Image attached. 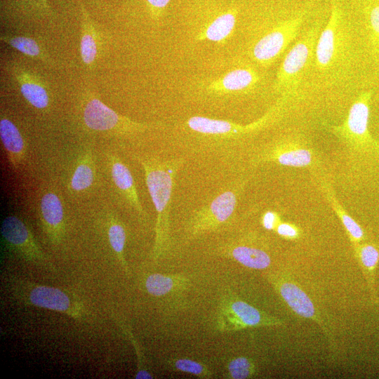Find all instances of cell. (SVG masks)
Instances as JSON below:
<instances>
[{"label":"cell","mask_w":379,"mask_h":379,"mask_svg":"<svg viewBox=\"0 0 379 379\" xmlns=\"http://www.w3.org/2000/svg\"><path fill=\"white\" fill-rule=\"evenodd\" d=\"M342 20L340 8L337 4H333L328 20L319 35L314 50L316 64L320 69L330 67L335 60Z\"/></svg>","instance_id":"7c38bea8"},{"label":"cell","mask_w":379,"mask_h":379,"mask_svg":"<svg viewBox=\"0 0 379 379\" xmlns=\"http://www.w3.org/2000/svg\"><path fill=\"white\" fill-rule=\"evenodd\" d=\"M227 377L232 379H245L253 377L256 372L253 361L246 357L231 359L227 366Z\"/></svg>","instance_id":"83f0119b"},{"label":"cell","mask_w":379,"mask_h":379,"mask_svg":"<svg viewBox=\"0 0 379 379\" xmlns=\"http://www.w3.org/2000/svg\"><path fill=\"white\" fill-rule=\"evenodd\" d=\"M275 230L279 236L286 239H295L299 237L298 228L289 223L279 222Z\"/></svg>","instance_id":"4dcf8cb0"},{"label":"cell","mask_w":379,"mask_h":379,"mask_svg":"<svg viewBox=\"0 0 379 379\" xmlns=\"http://www.w3.org/2000/svg\"><path fill=\"white\" fill-rule=\"evenodd\" d=\"M364 15L372 51L379 58V0H368L364 5Z\"/></svg>","instance_id":"484cf974"},{"label":"cell","mask_w":379,"mask_h":379,"mask_svg":"<svg viewBox=\"0 0 379 379\" xmlns=\"http://www.w3.org/2000/svg\"><path fill=\"white\" fill-rule=\"evenodd\" d=\"M264 157L267 160L277 161L288 166L302 167L308 166L312 161V154L310 150L290 145H280L268 150Z\"/></svg>","instance_id":"d6986e66"},{"label":"cell","mask_w":379,"mask_h":379,"mask_svg":"<svg viewBox=\"0 0 379 379\" xmlns=\"http://www.w3.org/2000/svg\"><path fill=\"white\" fill-rule=\"evenodd\" d=\"M225 251L230 257L248 268L264 270L271 264L268 253L253 246L234 243L227 245Z\"/></svg>","instance_id":"ac0fdd59"},{"label":"cell","mask_w":379,"mask_h":379,"mask_svg":"<svg viewBox=\"0 0 379 379\" xmlns=\"http://www.w3.org/2000/svg\"><path fill=\"white\" fill-rule=\"evenodd\" d=\"M1 233L8 247L27 261L38 262L43 252L27 225L19 218L10 215L2 222Z\"/></svg>","instance_id":"30bf717a"},{"label":"cell","mask_w":379,"mask_h":379,"mask_svg":"<svg viewBox=\"0 0 379 379\" xmlns=\"http://www.w3.org/2000/svg\"><path fill=\"white\" fill-rule=\"evenodd\" d=\"M95 180V168L91 154L86 152L77 160L69 180V188L75 192L88 190Z\"/></svg>","instance_id":"cb8c5ba5"},{"label":"cell","mask_w":379,"mask_h":379,"mask_svg":"<svg viewBox=\"0 0 379 379\" xmlns=\"http://www.w3.org/2000/svg\"><path fill=\"white\" fill-rule=\"evenodd\" d=\"M0 138L11 165L16 168L25 157V142L17 126L8 118L1 116Z\"/></svg>","instance_id":"e0dca14e"},{"label":"cell","mask_w":379,"mask_h":379,"mask_svg":"<svg viewBox=\"0 0 379 379\" xmlns=\"http://www.w3.org/2000/svg\"><path fill=\"white\" fill-rule=\"evenodd\" d=\"M279 224V218L273 211H267L262 218V225L267 230H275Z\"/></svg>","instance_id":"1f68e13d"},{"label":"cell","mask_w":379,"mask_h":379,"mask_svg":"<svg viewBox=\"0 0 379 379\" xmlns=\"http://www.w3.org/2000/svg\"><path fill=\"white\" fill-rule=\"evenodd\" d=\"M371 92L361 93L352 105L347 119L336 130L347 138L364 140L368 136V123Z\"/></svg>","instance_id":"5bb4252c"},{"label":"cell","mask_w":379,"mask_h":379,"mask_svg":"<svg viewBox=\"0 0 379 379\" xmlns=\"http://www.w3.org/2000/svg\"><path fill=\"white\" fill-rule=\"evenodd\" d=\"M187 285V279L177 274H151L145 279L147 291L155 297H163L182 290Z\"/></svg>","instance_id":"603a6c76"},{"label":"cell","mask_w":379,"mask_h":379,"mask_svg":"<svg viewBox=\"0 0 379 379\" xmlns=\"http://www.w3.org/2000/svg\"><path fill=\"white\" fill-rule=\"evenodd\" d=\"M319 25L307 30L285 56L277 74L275 88L288 96L297 84L298 76L315 49L319 35Z\"/></svg>","instance_id":"5b68a950"},{"label":"cell","mask_w":379,"mask_h":379,"mask_svg":"<svg viewBox=\"0 0 379 379\" xmlns=\"http://www.w3.org/2000/svg\"><path fill=\"white\" fill-rule=\"evenodd\" d=\"M258 79V75L251 68H237L211 82L208 90L211 93L221 94L243 91L253 86Z\"/></svg>","instance_id":"2e32d148"},{"label":"cell","mask_w":379,"mask_h":379,"mask_svg":"<svg viewBox=\"0 0 379 379\" xmlns=\"http://www.w3.org/2000/svg\"><path fill=\"white\" fill-rule=\"evenodd\" d=\"M274 107L267 114L258 121L243 126L230 121L215 119L202 116H194L187 120L188 128L201 135L211 137L212 139L227 140L238 138L265 126L275 114Z\"/></svg>","instance_id":"52a82bcc"},{"label":"cell","mask_w":379,"mask_h":379,"mask_svg":"<svg viewBox=\"0 0 379 379\" xmlns=\"http://www.w3.org/2000/svg\"><path fill=\"white\" fill-rule=\"evenodd\" d=\"M146 185L154 204L157 220L153 257H162L170 249V211L177 173L183 163L181 158L165 159L159 157L142 158Z\"/></svg>","instance_id":"6da1fadb"},{"label":"cell","mask_w":379,"mask_h":379,"mask_svg":"<svg viewBox=\"0 0 379 379\" xmlns=\"http://www.w3.org/2000/svg\"><path fill=\"white\" fill-rule=\"evenodd\" d=\"M235 10L226 11L216 17L197 36V40H208L214 42L224 41L232 32L237 21Z\"/></svg>","instance_id":"44dd1931"},{"label":"cell","mask_w":379,"mask_h":379,"mask_svg":"<svg viewBox=\"0 0 379 379\" xmlns=\"http://www.w3.org/2000/svg\"><path fill=\"white\" fill-rule=\"evenodd\" d=\"M29 1H35V2H43V3H45L46 0H29Z\"/></svg>","instance_id":"836d02e7"},{"label":"cell","mask_w":379,"mask_h":379,"mask_svg":"<svg viewBox=\"0 0 379 379\" xmlns=\"http://www.w3.org/2000/svg\"><path fill=\"white\" fill-rule=\"evenodd\" d=\"M112 180L119 192L140 216L145 218V213L141 205L135 181L129 168L114 155L109 157Z\"/></svg>","instance_id":"9a60e30c"},{"label":"cell","mask_w":379,"mask_h":379,"mask_svg":"<svg viewBox=\"0 0 379 379\" xmlns=\"http://www.w3.org/2000/svg\"><path fill=\"white\" fill-rule=\"evenodd\" d=\"M171 0H147L155 15L161 13Z\"/></svg>","instance_id":"d6a6232c"},{"label":"cell","mask_w":379,"mask_h":379,"mask_svg":"<svg viewBox=\"0 0 379 379\" xmlns=\"http://www.w3.org/2000/svg\"><path fill=\"white\" fill-rule=\"evenodd\" d=\"M20 296L32 305L66 313L78 317L83 313V306L67 292L55 287L35 284H23Z\"/></svg>","instance_id":"ba28073f"},{"label":"cell","mask_w":379,"mask_h":379,"mask_svg":"<svg viewBox=\"0 0 379 379\" xmlns=\"http://www.w3.org/2000/svg\"><path fill=\"white\" fill-rule=\"evenodd\" d=\"M172 365L178 371L201 378H210L212 375L208 368L203 364L190 359L178 358L173 359L172 360Z\"/></svg>","instance_id":"f1b7e54d"},{"label":"cell","mask_w":379,"mask_h":379,"mask_svg":"<svg viewBox=\"0 0 379 379\" xmlns=\"http://www.w3.org/2000/svg\"><path fill=\"white\" fill-rule=\"evenodd\" d=\"M82 119L91 131L120 135L142 133L152 127L150 124L137 122L119 114L95 97L85 100Z\"/></svg>","instance_id":"3957f363"},{"label":"cell","mask_w":379,"mask_h":379,"mask_svg":"<svg viewBox=\"0 0 379 379\" xmlns=\"http://www.w3.org/2000/svg\"><path fill=\"white\" fill-rule=\"evenodd\" d=\"M284 319L270 315L237 298L222 300L219 306L216 326L221 331L284 324Z\"/></svg>","instance_id":"277c9868"},{"label":"cell","mask_w":379,"mask_h":379,"mask_svg":"<svg viewBox=\"0 0 379 379\" xmlns=\"http://www.w3.org/2000/svg\"><path fill=\"white\" fill-rule=\"evenodd\" d=\"M39 211L48 239L53 244H59L65 232L64 211L61 199L55 192L44 193L40 200Z\"/></svg>","instance_id":"4fadbf2b"},{"label":"cell","mask_w":379,"mask_h":379,"mask_svg":"<svg viewBox=\"0 0 379 379\" xmlns=\"http://www.w3.org/2000/svg\"><path fill=\"white\" fill-rule=\"evenodd\" d=\"M238 194L237 190H226L193 212L185 225L186 238L194 239L227 225L236 211Z\"/></svg>","instance_id":"7a4b0ae2"},{"label":"cell","mask_w":379,"mask_h":379,"mask_svg":"<svg viewBox=\"0 0 379 379\" xmlns=\"http://www.w3.org/2000/svg\"><path fill=\"white\" fill-rule=\"evenodd\" d=\"M81 8L82 25L80 55L84 65L88 69H93L98 53V33L88 13L83 7Z\"/></svg>","instance_id":"ffe728a7"},{"label":"cell","mask_w":379,"mask_h":379,"mask_svg":"<svg viewBox=\"0 0 379 379\" xmlns=\"http://www.w3.org/2000/svg\"><path fill=\"white\" fill-rule=\"evenodd\" d=\"M354 251L355 256L369 286L371 298L377 302L374 281L375 271L379 262V248L372 244H358L354 246Z\"/></svg>","instance_id":"7402d4cb"},{"label":"cell","mask_w":379,"mask_h":379,"mask_svg":"<svg viewBox=\"0 0 379 379\" xmlns=\"http://www.w3.org/2000/svg\"><path fill=\"white\" fill-rule=\"evenodd\" d=\"M108 237L112 248L123 267L128 270L126 261L124 258V247L126 241V232L124 225L117 218H110L108 227Z\"/></svg>","instance_id":"4316f807"},{"label":"cell","mask_w":379,"mask_h":379,"mask_svg":"<svg viewBox=\"0 0 379 379\" xmlns=\"http://www.w3.org/2000/svg\"><path fill=\"white\" fill-rule=\"evenodd\" d=\"M0 38L2 41L27 57L48 62L49 58L46 50L32 36L3 34Z\"/></svg>","instance_id":"d4e9b609"},{"label":"cell","mask_w":379,"mask_h":379,"mask_svg":"<svg viewBox=\"0 0 379 379\" xmlns=\"http://www.w3.org/2000/svg\"><path fill=\"white\" fill-rule=\"evenodd\" d=\"M337 213L348 232L352 241L354 244V246L358 244V243L364 238L362 228L354 219L342 209L337 208Z\"/></svg>","instance_id":"f546056e"},{"label":"cell","mask_w":379,"mask_h":379,"mask_svg":"<svg viewBox=\"0 0 379 379\" xmlns=\"http://www.w3.org/2000/svg\"><path fill=\"white\" fill-rule=\"evenodd\" d=\"M7 65L27 102L39 110L48 109L51 104V94L43 79L35 72L18 62H11Z\"/></svg>","instance_id":"8fae6325"},{"label":"cell","mask_w":379,"mask_h":379,"mask_svg":"<svg viewBox=\"0 0 379 379\" xmlns=\"http://www.w3.org/2000/svg\"><path fill=\"white\" fill-rule=\"evenodd\" d=\"M304 21L302 14L279 22L262 36L253 49L254 59L262 65L272 63L298 36Z\"/></svg>","instance_id":"8992f818"},{"label":"cell","mask_w":379,"mask_h":379,"mask_svg":"<svg viewBox=\"0 0 379 379\" xmlns=\"http://www.w3.org/2000/svg\"><path fill=\"white\" fill-rule=\"evenodd\" d=\"M268 279L288 307L297 315L318 324L331 338V333L318 314L313 302L307 293L290 277L283 274H270Z\"/></svg>","instance_id":"9c48e42d"}]
</instances>
